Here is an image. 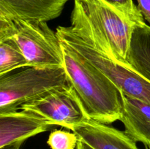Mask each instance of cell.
<instances>
[{
  "mask_svg": "<svg viewBox=\"0 0 150 149\" xmlns=\"http://www.w3.org/2000/svg\"><path fill=\"white\" fill-rule=\"evenodd\" d=\"M73 1L70 29L109 58L127 63L137 24L103 0Z\"/></svg>",
  "mask_w": 150,
  "mask_h": 149,
  "instance_id": "obj_1",
  "label": "cell"
},
{
  "mask_svg": "<svg viewBox=\"0 0 150 149\" xmlns=\"http://www.w3.org/2000/svg\"><path fill=\"white\" fill-rule=\"evenodd\" d=\"M61 44L69 85L76 92L89 118L104 124L120 121L123 110L120 89L70 45L62 41Z\"/></svg>",
  "mask_w": 150,
  "mask_h": 149,
  "instance_id": "obj_2",
  "label": "cell"
},
{
  "mask_svg": "<svg viewBox=\"0 0 150 149\" xmlns=\"http://www.w3.org/2000/svg\"><path fill=\"white\" fill-rule=\"evenodd\" d=\"M7 39L17 43L29 67H64L61 41L47 22L0 16V42Z\"/></svg>",
  "mask_w": 150,
  "mask_h": 149,
  "instance_id": "obj_3",
  "label": "cell"
},
{
  "mask_svg": "<svg viewBox=\"0 0 150 149\" xmlns=\"http://www.w3.org/2000/svg\"><path fill=\"white\" fill-rule=\"evenodd\" d=\"M56 32L60 40L70 45L103 72L122 93L150 105V81L136 72L127 63L108 57L100 50L75 34L70 26H59Z\"/></svg>",
  "mask_w": 150,
  "mask_h": 149,
  "instance_id": "obj_4",
  "label": "cell"
},
{
  "mask_svg": "<svg viewBox=\"0 0 150 149\" xmlns=\"http://www.w3.org/2000/svg\"><path fill=\"white\" fill-rule=\"evenodd\" d=\"M69 85L64 67H28L0 77V113L19 107L54 88Z\"/></svg>",
  "mask_w": 150,
  "mask_h": 149,
  "instance_id": "obj_5",
  "label": "cell"
},
{
  "mask_svg": "<svg viewBox=\"0 0 150 149\" xmlns=\"http://www.w3.org/2000/svg\"><path fill=\"white\" fill-rule=\"evenodd\" d=\"M47 120L51 125L73 130L74 127L90 119L71 86H59L19 107Z\"/></svg>",
  "mask_w": 150,
  "mask_h": 149,
  "instance_id": "obj_6",
  "label": "cell"
},
{
  "mask_svg": "<svg viewBox=\"0 0 150 149\" xmlns=\"http://www.w3.org/2000/svg\"><path fill=\"white\" fill-rule=\"evenodd\" d=\"M47 120L32 112L10 111L0 113V148L25 140L51 128Z\"/></svg>",
  "mask_w": 150,
  "mask_h": 149,
  "instance_id": "obj_7",
  "label": "cell"
},
{
  "mask_svg": "<svg viewBox=\"0 0 150 149\" xmlns=\"http://www.w3.org/2000/svg\"><path fill=\"white\" fill-rule=\"evenodd\" d=\"M67 2L64 0H0V16L48 22L62 14Z\"/></svg>",
  "mask_w": 150,
  "mask_h": 149,
  "instance_id": "obj_8",
  "label": "cell"
},
{
  "mask_svg": "<svg viewBox=\"0 0 150 149\" xmlns=\"http://www.w3.org/2000/svg\"><path fill=\"white\" fill-rule=\"evenodd\" d=\"M72 131L93 149H139L125 131L92 119L76 126Z\"/></svg>",
  "mask_w": 150,
  "mask_h": 149,
  "instance_id": "obj_9",
  "label": "cell"
},
{
  "mask_svg": "<svg viewBox=\"0 0 150 149\" xmlns=\"http://www.w3.org/2000/svg\"><path fill=\"white\" fill-rule=\"evenodd\" d=\"M121 94L123 110L120 121L124 124V131L150 149V105L122 92Z\"/></svg>",
  "mask_w": 150,
  "mask_h": 149,
  "instance_id": "obj_10",
  "label": "cell"
},
{
  "mask_svg": "<svg viewBox=\"0 0 150 149\" xmlns=\"http://www.w3.org/2000/svg\"><path fill=\"white\" fill-rule=\"evenodd\" d=\"M127 63L150 81V26L146 23L135 27Z\"/></svg>",
  "mask_w": 150,
  "mask_h": 149,
  "instance_id": "obj_11",
  "label": "cell"
},
{
  "mask_svg": "<svg viewBox=\"0 0 150 149\" xmlns=\"http://www.w3.org/2000/svg\"><path fill=\"white\" fill-rule=\"evenodd\" d=\"M24 54L13 39L0 42V77L8 74L16 69L28 67Z\"/></svg>",
  "mask_w": 150,
  "mask_h": 149,
  "instance_id": "obj_12",
  "label": "cell"
},
{
  "mask_svg": "<svg viewBox=\"0 0 150 149\" xmlns=\"http://www.w3.org/2000/svg\"><path fill=\"white\" fill-rule=\"evenodd\" d=\"M79 138L74 132L55 129L49 134L47 143L51 149H75Z\"/></svg>",
  "mask_w": 150,
  "mask_h": 149,
  "instance_id": "obj_13",
  "label": "cell"
},
{
  "mask_svg": "<svg viewBox=\"0 0 150 149\" xmlns=\"http://www.w3.org/2000/svg\"><path fill=\"white\" fill-rule=\"evenodd\" d=\"M103 1L125 15L128 18L135 22L137 25L146 23L143 15L138 8V6L135 4L133 0H103Z\"/></svg>",
  "mask_w": 150,
  "mask_h": 149,
  "instance_id": "obj_14",
  "label": "cell"
},
{
  "mask_svg": "<svg viewBox=\"0 0 150 149\" xmlns=\"http://www.w3.org/2000/svg\"><path fill=\"white\" fill-rule=\"evenodd\" d=\"M137 6L145 21L150 26V0H136Z\"/></svg>",
  "mask_w": 150,
  "mask_h": 149,
  "instance_id": "obj_15",
  "label": "cell"
},
{
  "mask_svg": "<svg viewBox=\"0 0 150 149\" xmlns=\"http://www.w3.org/2000/svg\"><path fill=\"white\" fill-rule=\"evenodd\" d=\"M23 140H20V141L14 142L10 144L7 145L2 148H0V149H21L22 144L23 143Z\"/></svg>",
  "mask_w": 150,
  "mask_h": 149,
  "instance_id": "obj_16",
  "label": "cell"
},
{
  "mask_svg": "<svg viewBox=\"0 0 150 149\" xmlns=\"http://www.w3.org/2000/svg\"><path fill=\"white\" fill-rule=\"evenodd\" d=\"M76 149H93L92 147L87 145L86 143H85L84 142H83L82 140H79V143L77 144V147Z\"/></svg>",
  "mask_w": 150,
  "mask_h": 149,
  "instance_id": "obj_17",
  "label": "cell"
},
{
  "mask_svg": "<svg viewBox=\"0 0 150 149\" xmlns=\"http://www.w3.org/2000/svg\"><path fill=\"white\" fill-rule=\"evenodd\" d=\"M64 1H70V0H64Z\"/></svg>",
  "mask_w": 150,
  "mask_h": 149,
  "instance_id": "obj_18",
  "label": "cell"
},
{
  "mask_svg": "<svg viewBox=\"0 0 150 149\" xmlns=\"http://www.w3.org/2000/svg\"><path fill=\"white\" fill-rule=\"evenodd\" d=\"M145 149H146V148H145Z\"/></svg>",
  "mask_w": 150,
  "mask_h": 149,
  "instance_id": "obj_19",
  "label": "cell"
}]
</instances>
